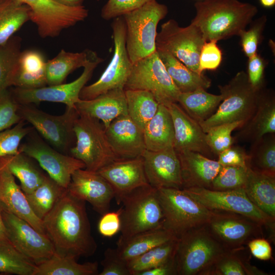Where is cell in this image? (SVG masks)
<instances>
[{"label":"cell","instance_id":"cell-6","mask_svg":"<svg viewBox=\"0 0 275 275\" xmlns=\"http://www.w3.org/2000/svg\"><path fill=\"white\" fill-rule=\"evenodd\" d=\"M178 238L175 257L177 275H202L228 251L205 225L189 231Z\"/></svg>","mask_w":275,"mask_h":275},{"label":"cell","instance_id":"cell-36","mask_svg":"<svg viewBox=\"0 0 275 275\" xmlns=\"http://www.w3.org/2000/svg\"><path fill=\"white\" fill-rule=\"evenodd\" d=\"M30 157L19 152L16 154L0 157L14 176L17 178L25 194H30L43 181L44 175L31 161Z\"/></svg>","mask_w":275,"mask_h":275},{"label":"cell","instance_id":"cell-56","mask_svg":"<svg viewBox=\"0 0 275 275\" xmlns=\"http://www.w3.org/2000/svg\"><path fill=\"white\" fill-rule=\"evenodd\" d=\"M248 248L256 258L267 261L272 258V249L269 241L263 237H257L250 240Z\"/></svg>","mask_w":275,"mask_h":275},{"label":"cell","instance_id":"cell-49","mask_svg":"<svg viewBox=\"0 0 275 275\" xmlns=\"http://www.w3.org/2000/svg\"><path fill=\"white\" fill-rule=\"evenodd\" d=\"M266 20V15H262L253 22L249 30H243L238 35L242 51L248 58L257 53Z\"/></svg>","mask_w":275,"mask_h":275},{"label":"cell","instance_id":"cell-58","mask_svg":"<svg viewBox=\"0 0 275 275\" xmlns=\"http://www.w3.org/2000/svg\"><path fill=\"white\" fill-rule=\"evenodd\" d=\"M4 208L3 204L0 202V245H13L7 236L2 218V212Z\"/></svg>","mask_w":275,"mask_h":275},{"label":"cell","instance_id":"cell-21","mask_svg":"<svg viewBox=\"0 0 275 275\" xmlns=\"http://www.w3.org/2000/svg\"><path fill=\"white\" fill-rule=\"evenodd\" d=\"M111 185L116 202L133 190L149 185L147 180L142 156L118 159L97 171Z\"/></svg>","mask_w":275,"mask_h":275},{"label":"cell","instance_id":"cell-19","mask_svg":"<svg viewBox=\"0 0 275 275\" xmlns=\"http://www.w3.org/2000/svg\"><path fill=\"white\" fill-rule=\"evenodd\" d=\"M73 197L89 202L101 215L109 211L115 194L107 180L97 171L84 169L76 170L72 175L67 188Z\"/></svg>","mask_w":275,"mask_h":275},{"label":"cell","instance_id":"cell-30","mask_svg":"<svg viewBox=\"0 0 275 275\" xmlns=\"http://www.w3.org/2000/svg\"><path fill=\"white\" fill-rule=\"evenodd\" d=\"M176 237L163 227L139 233L112 251L116 257L127 263L153 248Z\"/></svg>","mask_w":275,"mask_h":275},{"label":"cell","instance_id":"cell-34","mask_svg":"<svg viewBox=\"0 0 275 275\" xmlns=\"http://www.w3.org/2000/svg\"><path fill=\"white\" fill-rule=\"evenodd\" d=\"M91 50L80 52H71L62 49L53 58L46 62L47 86L64 83L69 74L81 67L89 60Z\"/></svg>","mask_w":275,"mask_h":275},{"label":"cell","instance_id":"cell-32","mask_svg":"<svg viewBox=\"0 0 275 275\" xmlns=\"http://www.w3.org/2000/svg\"><path fill=\"white\" fill-rule=\"evenodd\" d=\"M174 84L180 93L198 89H206L211 86V80L203 73L195 72L170 53L156 50Z\"/></svg>","mask_w":275,"mask_h":275},{"label":"cell","instance_id":"cell-43","mask_svg":"<svg viewBox=\"0 0 275 275\" xmlns=\"http://www.w3.org/2000/svg\"><path fill=\"white\" fill-rule=\"evenodd\" d=\"M21 39L13 36L0 46V93L12 86V80L21 52Z\"/></svg>","mask_w":275,"mask_h":275},{"label":"cell","instance_id":"cell-16","mask_svg":"<svg viewBox=\"0 0 275 275\" xmlns=\"http://www.w3.org/2000/svg\"><path fill=\"white\" fill-rule=\"evenodd\" d=\"M26 136V141L20 144L19 152L37 161L48 176L63 188H67L76 170L85 168L82 161L55 149L35 134L33 130Z\"/></svg>","mask_w":275,"mask_h":275},{"label":"cell","instance_id":"cell-53","mask_svg":"<svg viewBox=\"0 0 275 275\" xmlns=\"http://www.w3.org/2000/svg\"><path fill=\"white\" fill-rule=\"evenodd\" d=\"M122 210L121 207L116 211H108L101 215L98 225L99 232L101 235L111 237L120 231Z\"/></svg>","mask_w":275,"mask_h":275},{"label":"cell","instance_id":"cell-55","mask_svg":"<svg viewBox=\"0 0 275 275\" xmlns=\"http://www.w3.org/2000/svg\"><path fill=\"white\" fill-rule=\"evenodd\" d=\"M101 264L103 269L99 275H130L127 263L116 257L111 248L105 251Z\"/></svg>","mask_w":275,"mask_h":275},{"label":"cell","instance_id":"cell-59","mask_svg":"<svg viewBox=\"0 0 275 275\" xmlns=\"http://www.w3.org/2000/svg\"><path fill=\"white\" fill-rule=\"evenodd\" d=\"M59 4L68 7L82 6L84 0H51Z\"/></svg>","mask_w":275,"mask_h":275},{"label":"cell","instance_id":"cell-17","mask_svg":"<svg viewBox=\"0 0 275 275\" xmlns=\"http://www.w3.org/2000/svg\"><path fill=\"white\" fill-rule=\"evenodd\" d=\"M213 211L205 226L227 251H240L252 239L263 236V226L257 222L234 212Z\"/></svg>","mask_w":275,"mask_h":275},{"label":"cell","instance_id":"cell-3","mask_svg":"<svg viewBox=\"0 0 275 275\" xmlns=\"http://www.w3.org/2000/svg\"><path fill=\"white\" fill-rule=\"evenodd\" d=\"M121 203V235L117 245L139 233L163 227L157 189L150 185L140 187L124 196Z\"/></svg>","mask_w":275,"mask_h":275},{"label":"cell","instance_id":"cell-52","mask_svg":"<svg viewBox=\"0 0 275 275\" xmlns=\"http://www.w3.org/2000/svg\"><path fill=\"white\" fill-rule=\"evenodd\" d=\"M218 156L217 161L222 166L249 167V155L239 147L231 146Z\"/></svg>","mask_w":275,"mask_h":275},{"label":"cell","instance_id":"cell-37","mask_svg":"<svg viewBox=\"0 0 275 275\" xmlns=\"http://www.w3.org/2000/svg\"><path fill=\"white\" fill-rule=\"evenodd\" d=\"M31 10L18 0H5L0 4V46L6 43L26 22Z\"/></svg>","mask_w":275,"mask_h":275},{"label":"cell","instance_id":"cell-45","mask_svg":"<svg viewBox=\"0 0 275 275\" xmlns=\"http://www.w3.org/2000/svg\"><path fill=\"white\" fill-rule=\"evenodd\" d=\"M248 167L222 166L218 174L212 180L209 189L225 190L243 188L246 180Z\"/></svg>","mask_w":275,"mask_h":275},{"label":"cell","instance_id":"cell-27","mask_svg":"<svg viewBox=\"0 0 275 275\" xmlns=\"http://www.w3.org/2000/svg\"><path fill=\"white\" fill-rule=\"evenodd\" d=\"M46 64L44 56L39 51L30 49L21 51L12 86L36 88L47 86Z\"/></svg>","mask_w":275,"mask_h":275},{"label":"cell","instance_id":"cell-4","mask_svg":"<svg viewBox=\"0 0 275 275\" xmlns=\"http://www.w3.org/2000/svg\"><path fill=\"white\" fill-rule=\"evenodd\" d=\"M223 100L208 118L199 122L205 133L220 124L241 121L246 123L256 110L260 93L250 84L247 73L238 72L224 86H218Z\"/></svg>","mask_w":275,"mask_h":275},{"label":"cell","instance_id":"cell-41","mask_svg":"<svg viewBox=\"0 0 275 275\" xmlns=\"http://www.w3.org/2000/svg\"><path fill=\"white\" fill-rule=\"evenodd\" d=\"M237 251H228L220 256L202 275H265L264 271L243 261Z\"/></svg>","mask_w":275,"mask_h":275},{"label":"cell","instance_id":"cell-48","mask_svg":"<svg viewBox=\"0 0 275 275\" xmlns=\"http://www.w3.org/2000/svg\"><path fill=\"white\" fill-rule=\"evenodd\" d=\"M19 105L8 89L0 93V132L22 120L18 113Z\"/></svg>","mask_w":275,"mask_h":275},{"label":"cell","instance_id":"cell-60","mask_svg":"<svg viewBox=\"0 0 275 275\" xmlns=\"http://www.w3.org/2000/svg\"><path fill=\"white\" fill-rule=\"evenodd\" d=\"M259 2L265 8H271L275 5V0H259Z\"/></svg>","mask_w":275,"mask_h":275},{"label":"cell","instance_id":"cell-1","mask_svg":"<svg viewBox=\"0 0 275 275\" xmlns=\"http://www.w3.org/2000/svg\"><path fill=\"white\" fill-rule=\"evenodd\" d=\"M42 221L56 254L77 258L91 256L96 251L86 202L73 197L67 190Z\"/></svg>","mask_w":275,"mask_h":275},{"label":"cell","instance_id":"cell-47","mask_svg":"<svg viewBox=\"0 0 275 275\" xmlns=\"http://www.w3.org/2000/svg\"><path fill=\"white\" fill-rule=\"evenodd\" d=\"M25 125L24 121L22 120L14 127L0 132V157L19 152V147L22 140L34 129Z\"/></svg>","mask_w":275,"mask_h":275},{"label":"cell","instance_id":"cell-26","mask_svg":"<svg viewBox=\"0 0 275 275\" xmlns=\"http://www.w3.org/2000/svg\"><path fill=\"white\" fill-rule=\"evenodd\" d=\"M177 153L181 165L182 189L191 187L210 188L212 180L222 167L217 160L191 151Z\"/></svg>","mask_w":275,"mask_h":275},{"label":"cell","instance_id":"cell-29","mask_svg":"<svg viewBox=\"0 0 275 275\" xmlns=\"http://www.w3.org/2000/svg\"><path fill=\"white\" fill-rule=\"evenodd\" d=\"M146 150L157 151L174 147V129L169 108L159 104L155 115L143 130Z\"/></svg>","mask_w":275,"mask_h":275},{"label":"cell","instance_id":"cell-9","mask_svg":"<svg viewBox=\"0 0 275 275\" xmlns=\"http://www.w3.org/2000/svg\"><path fill=\"white\" fill-rule=\"evenodd\" d=\"M18 113L22 120L30 123L49 145L69 155L76 142L73 128L79 114L75 107H66L62 115H52L31 104H20Z\"/></svg>","mask_w":275,"mask_h":275},{"label":"cell","instance_id":"cell-54","mask_svg":"<svg viewBox=\"0 0 275 275\" xmlns=\"http://www.w3.org/2000/svg\"><path fill=\"white\" fill-rule=\"evenodd\" d=\"M248 59L247 75L249 81L255 89L260 90L263 82L265 61L257 53Z\"/></svg>","mask_w":275,"mask_h":275},{"label":"cell","instance_id":"cell-61","mask_svg":"<svg viewBox=\"0 0 275 275\" xmlns=\"http://www.w3.org/2000/svg\"><path fill=\"white\" fill-rule=\"evenodd\" d=\"M5 0H0V4L3 2V1H4Z\"/></svg>","mask_w":275,"mask_h":275},{"label":"cell","instance_id":"cell-35","mask_svg":"<svg viewBox=\"0 0 275 275\" xmlns=\"http://www.w3.org/2000/svg\"><path fill=\"white\" fill-rule=\"evenodd\" d=\"M222 100L221 94H212L208 93L205 89H198L191 92L180 93L177 103L191 118L199 123L211 116Z\"/></svg>","mask_w":275,"mask_h":275},{"label":"cell","instance_id":"cell-11","mask_svg":"<svg viewBox=\"0 0 275 275\" xmlns=\"http://www.w3.org/2000/svg\"><path fill=\"white\" fill-rule=\"evenodd\" d=\"M112 23L114 51L112 60L99 78L85 86L79 94L82 100H90L117 88L124 89L130 73L131 63L126 47V29L122 16L114 19Z\"/></svg>","mask_w":275,"mask_h":275},{"label":"cell","instance_id":"cell-12","mask_svg":"<svg viewBox=\"0 0 275 275\" xmlns=\"http://www.w3.org/2000/svg\"><path fill=\"white\" fill-rule=\"evenodd\" d=\"M206 41L194 24L182 27L171 19L161 24L156 38V50L170 53L192 71L202 74L199 71V60Z\"/></svg>","mask_w":275,"mask_h":275},{"label":"cell","instance_id":"cell-2","mask_svg":"<svg viewBox=\"0 0 275 275\" xmlns=\"http://www.w3.org/2000/svg\"><path fill=\"white\" fill-rule=\"evenodd\" d=\"M194 7L196 15L190 23L200 29L206 41L238 36L258 12L256 6L239 0H200Z\"/></svg>","mask_w":275,"mask_h":275},{"label":"cell","instance_id":"cell-20","mask_svg":"<svg viewBox=\"0 0 275 275\" xmlns=\"http://www.w3.org/2000/svg\"><path fill=\"white\" fill-rule=\"evenodd\" d=\"M142 157L150 185L156 188H183L181 165L174 147L157 151L146 150Z\"/></svg>","mask_w":275,"mask_h":275},{"label":"cell","instance_id":"cell-25","mask_svg":"<svg viewBox=\"0 0 275 275\" xmlns=\"http://www.w3.org/2000/svg\"><path fill=\"white\" fill-rule=\"evenodd\" d=\"M75 108L79 115L102 121L105 129L114 119L128 114L125 90L121 88L109 90L92 99H80Z\"/></svg>","mask_w":275,"mask_h":275},{"label":"cell","instance_id":"cell-42","mask_svg":"<svg viewBox=\"0 0 275 275\" xmlns=\"http://www.w3.org/2000/svg\"><path fill=\"white\" fill-rule=\"evenodd\" d=\"M265 135L255 142L249 155V167L255 171L275 177V140Z\"/></svg>","mask_w":275,"mask_h":275},{"label":"cell","instance_id":"cell-44","mask_svg":"<svg viewBox=\"0 0 275 275\" xmlns=\"http://www.w3.org/2000/svg\"><path fill=\"white\" fill-rule=\"evenodd\" d=\"M36 266L13 245H0V273L33 275Z\"/></svg>","mask_w":275,"mask_h":275},{"label":"cell","instance_id":"cell-5","mask_svg":"<svg viewBox=\"0 0 275 275\" xmlns=\"http://www.w3.org/2000/svg\"><path fill=\"white\" fill-rule=\"evenodd\" d=\"M168 13L167 6L155 0L122 16L126 47L132 64L156 51L157 27Z\"/></svg>","mask_w":275,"mask_h":275},{"label":"cell","instance_id":"cell-33","mask_svg":"<svg viewBox=\"0 0 275 275\" xmlns=\"http://www.w3.org/2000/svg\"><path fill=\"white\" fill-rule=\"evenodd\" d=\"M76 258L56 253L48 259L36 265L33 275H96L99 274L97 262L78 263Z\"/></svg>","mask_w":275,"mask_h":275},{"label":"cell","instance_id":"cell-22","mask_svg":"<svg viewBox=\"0 0 275 275\" xmlns=\"http://www.w3.org/2000/svg\"><path fill=\"white\" fill-rule=\"evenodd\" d=\"M105 132L117 159L142 156L146 150L143 130L128 114L114 119L105 129Z\"/></svg>","mask_w":275,"mask_h":275},{"label":"cell","instance_id":"cell-46","mask_svg":"<svg viewBox=\"0 0 275 275\" xmlns=\"http://www.w3.org/2000/svg\"><path fill=\"white\" fill-rule=\"evenodd\" d=\"M243 125V122L238 121L224 123L210 128L206 133V140L212 152L218 155L230 147L233 144L232 132Z\"/></svg>","mask_w":275,"mask_h":275},{"label":"cell","instance_id":"cell-28","mask_svg":"<svg viewBox=\"0 0 275 275\" xmlns=\"http://www.w3.org/2000/svg\"><path fill=\"white\" fill-rule=\"evenodd\" d=\"M243 188L255 205L269 216L275 218V177L249 167Z\"/></svg>","mask_w":275,"mask_h":275},{"label":"cell","instance_id":"cell-7","mask_svg":"<svg viewBox=\"0 0 275 275\" xmlns=\"http://www.w3.org/2000/svg\"><path fill=\"white\" fill-rule=\"evenodd\" d=\"M157 190L164 217L163 227L177 238L205 226L213 213L183 189L160 188Z\"/></svg>","mask_w":275,"mask_h":275},{"label":"cell","instance_id":"cell-14","mask_svg":"<svg viewBox=\"0 0 275 275\" xmlns=\"http://www.w3.org/2000/svg\"><path fill=\"white\" fill-rule=\"evenodd\" d=\"M183 190L195 200L211 210L238 213L269 228H274L275 218L259 209L248 198L243 188L218 190L204 187Z\"/></svg>","mask_w":275,"mask_h":275},{"label":"cell","instance_id":"cell-51","mask_svg":"<svg viewBox=\"0 0 275 275\" xmlns=\"http://www.w3.org/2000/svg\"><path fill=\"white\" fill-rule=\"evenodd\" d=\"M215 41H206L202 47L199 60V71L215 70L221 65L222 52Z\"/></svg>","mask_w":275,"mask_h":275},{"label":"cell","instance_id":"cell-15","mask_svg":"<svg viewBox=\"0 0 275 275\" xmlns=\"http://www.w3.org/2000/svg\"><path fill=\"white\" fill-rule=\"evenodd\" d=\"M31 10L30 20L37 26L42 38H54L65 29L84 20L88 10L82 5L68 7L51 0H18Z\"/></svg>","mask_w":275,"mask_h":275},{"label":"cell","instance_id":"cell-24","mask_svg":"<svg viewBox=\"0 0 275 275\" xmlns=\"http://www.w3.org/2000/svg\"><path fill=\"white\" fill-rule=\"evenodd\" d=\"M0 202L9 212L26 221L39 232L46 235L42 220L34 213L14 176L1 160Z\"/></svg>","mask_w":275,"mask_h":275},{"label":"cell","instance_id":"cell-13","mask_svg":"<svg viewBox=\"0 0 275 275\" xmlns=\"http://www.w3.org/2000/svg\"><path fill=\"white\" fill-rule=\"evenodd\" d=\"M103 61L95 51L91 50L82 73L74 81L36 88L15 87L11 92L19 104H38L46 101L62 103L66 107H75L76 103L80 100V91L91 78L95 68Z\"/></svg>","mask_w":275,"mask_h":275},{"label":"cell","instance_id":"cell-23","mask_svg":"<svg viewBox=\"0 0 275 275\" xmlns=\"http://www.w3.org/2000/svg\"><path fill=\"white\" fill-rule=\"evenodd\" d=\"M174 129V148L177 152L191 151L209 156L213 153L206 140V133L177 103L168 107Z\"/></svg>","mask_w":275,"mask_h":275},{"label":"cell","instance_id":"cell-62","mask_svg":"<svg viewBox=\"0 0 275 275\" xmlns=\"http://www.w3.org/2000/svg\"></svg>","mask_w":275,"mask_h":275},{"label":"cell","instance_id":"cell-40","mask_svg":"<svg viewBox=\"0 0 275 275\" xmlns=\"http://www.w3.org/2000/svg\"><path fill=\"white\" fill-rule=\"evenodd\" d=\"M178 238H174L149 250L127 263L130 275H139L143 271L168 263L175 259Z\"/></svg>","mask_w":275,"mask_h":275},{"label":"cell","instance_id":"cell-18","mask_svg":"<svg viewBox=\"0 0 275 275\" xmlns=\"http://www.w3.org/2000/svg\"><path fill=\"white\" fill-rule=\"evenodd\" d=\"M2 215L7 236L14 248L36 265L49 259L55 253L45 234L4 208Z\"/></svg>","mask_w":275,"mask_h":275},{"label":"cell","instance_id":"cell-57","mask_svg":"<svg viewBox=\"0 0 275 275\" xmlns=\"http://www.w3.org/2000/svg\"><path fill=\"white\" fill-rule=\"evenodd\" d=\"M139 275H177L175 259L165 264L143 271Z\"/></svg>","mask_w":275,"mask_h":275},{"label":"cell","instance_id":"cell-31","mask_svg":"<svg viewBox=\"0 0 275 275\" xmlns=\"http://www.w3.org/2000/svg\"><path fill=\"white\" fill-rule=\"evenodd\" d=\"M242 126H245L242 134L254 142L274 133L275 99L272 93L261 90L255 113Z\"/></svg>","mask_w":275,"mask_h":275},{"label":"cell","instance_id":"cell-50","mask_svg":"<svg viewBox=\"0 0 275 275\" xmlns=\"http://www.w3.org/2000/svg\"><path fill=\"white\" fill-rule=\"evenodd\" d=\"M155 0H108L101 11V16L108 20L122 16L147 3Z\"/></svg>","mask_w":275,"mask_h":275},{"label":"cell","instance_id":"cell-38","mask_svg":"<svg viewBox=\"0 0 275 275\" xmlns=\"http://www.w3.org/2000/svg\"><path fill=\"white\" fill-rule=\"evenodd\" d=\"M128 115L143 130L155 115L159 103L152 94L146 90H125Z\"/></svg>","mask_w":275,"mask_h":275},{"label":"cell","instance_id":"cell-8","mask_svg":"<svg viewBox=\"0 0 275 275\" xmlns=\"http://www.w3.org/2000/svg\"><path fill=\"white\" fill-rule=\"evenodd\" d=\"M73 129L76 142L69 155L82 161L86 169L97 171L118 159L108 141L105 128L99 120L79 115Z\"/></svg>","mask_w":275,"mask_h":275},{"label":"cell","instance_id":"cell-10","mask_svg":"<svg viewBox=\"0 0 275 275\" xmlns=\"http://www.w3.org/2000/svg\"><path fill=\"white\" fill-rule=\"evenodd\" d=\"M151 92L159 104L168 107L177 103L180 92L174 84L156 51L132 64L124 90Z\"/></svg>","mask_w":275,"mask_h":275},{"label":"cell","instance_id":"cell-39","mask_svg":"<svg viewBox=\"0 0 275 275\" xmlns=\"http://www.w3.org/2000/svg\"><path fill=\"white\" fill-rule=\"evenodd\" d=\"M66 190L48 176H46L37 188L31 194L25 195L34 213L42 220Z\"/></svg>","mask_w":275,"mask_h":275}]
</instances>
